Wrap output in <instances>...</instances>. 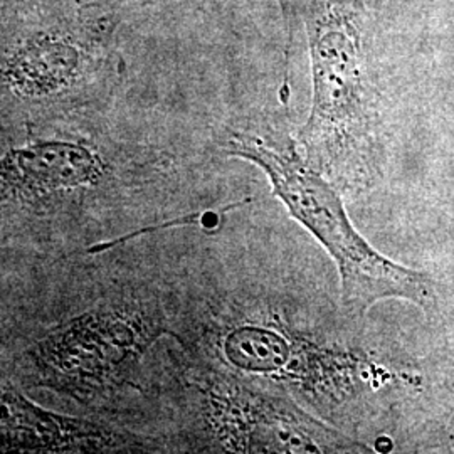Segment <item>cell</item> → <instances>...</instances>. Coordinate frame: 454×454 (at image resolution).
<instances>
[{"instance_id": "3957f363", "label": "cell", "mask_w": 454, "mask_h": 454, "mask_svg": "<svg viewBox=\"0 0 454 454\" xmlns=\"http://www.w3.org/2000/svg\"><path fill=\"white\" fill-rule=\"evenodd\" d=\"M313 105L298 142L305 160L333 177L371 172L375 99L367 69V19L360 0H307Z\"/></svg>"}, {"instance_id": "7a4b0ae2", "label": "cell", "mask_w": 454, "mask_h": 454, "mask_svg": "<svg viewBox=\"0 0 454 454\" xmlns=\"http://www.w3.org/2000/svg\"><path fill=\"white\" fill-rule=\"evenodd\" d=\"M223 148L227 155L258 165L293 217L328 251L340 271L347 309L365 313L387 298H404L422 309H433L434 281L380 256L352 226L339 192L300 155L293 142L227 129Z\"/></svg>"}, {"instance_id": "ba28073f", "label": "cell", "mask_w": 454, "mask_h": 454, "mask_svg": "<svg viewBox=\"0 0 454 454\" xmlns=\"http://www.w3.org/2000/svg\"><path fill=\"white\" fill-rule=\"evenodd\" d=\"M84 4H93V5H101V7H110V9H121L129 2H155V0H82ZM285 14L286 26L290 27V37L293 34V20L298 14L300 9H305L307 0H276Z\"/></svg>"}, {"instance_id": "6da1fadb", "label": "cell", "mask_w": 454, "mask_h": 454, "mask_svg": "<svg viewBox=\"0 0 454 454\" xmlns=\"http://www.w3.org/2000/svg\"><path fill=\"white\" fill-rule=\"evenodd\" d=\"M120 11L82 0H2V91L27 108L76 103L118 73Z\"/></svg>"}, {"instance_id": "277c9868", "label": "cell", "mask_w": 454, "mask_h": 454, "mask_svg": "<svg viewBox=\"0 0 454 454\" xmlns=\"http://www.w3.org/2000/svg\"><path fill=\"white\" fill-rule=\"evenodd\" d=\"M211 419L232 451L356 453L367 451L317 422L292 403L260 392L217 384L209 395Z\"/></svg>"}, {"instance_id": "8992f818", "label": "cell", "mask_w": 454, "mask_h": 454, "mask_svg": "<svg viewBox=\"0 0 454 454\" xmlns=\"http://www.w3.org/2000/svg\"><path fill=\"white\" fill-rule=\"evenodd\" d=\"M103 148L82 137L49 135L9 146L2 159V191L16 199H39L91 187L105 177Z\"/></svg>"}, {"instance_id": "52a82bcc", "label": "cell", "mask_w": 454, "mask_h": 454, "mask_svg": "<svg viewBox=\"0 0 454 454\" xmlns=\"http://www.w3.org/2000/svg\"><path fill=\"white\" fill-rule=\"evenodd\" d=\"M142 442L108 426L44 411L14 387L2 389V448L29 453H105Z\"/></svg>"}, {"instance_id": "5b68a950", "label": "cell", "mask_w": 454, "mask_h": 454, "mask_svg": "<svg viewBox=\"0 0 454 454\" xmlns=\"http://www.w3.org/2000/svg\"><path fill=\"white\" fill-rule=\"evenodd\" d=\"M146 341L144 320L108 311L73 320L39 343L33 358L52 382L88 390L114 380Z\"/></svg>"}]
</instances>
